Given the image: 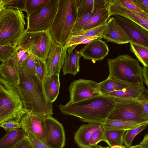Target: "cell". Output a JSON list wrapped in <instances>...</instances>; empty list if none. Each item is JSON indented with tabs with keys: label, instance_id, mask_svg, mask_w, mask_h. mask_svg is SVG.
Here are the masks:
<instances>
[{
	"label": "cell",
	"instance_id": "cell-9",
	"mask_svg": "<svg viewBox=\"0 0 148 148\" xmlns=\"http://www.w3.org/2000/svg\"><path fill=\"white\" fill-rule=\"evenodd\" d=\"M58 0H49L44 6L27 15L26 32L49 30L57 11Z\"/></svg>",
	"mask_w": 148,
	"mask_h": 148
},
{
	"label": "cell",
	"instance_id": "cell-36",
	"mask_svg": "<svg viewBox=\"0 0 148 148\" xmlns=\"http://www.w3.org/2000/svg\"><path fill=\"white\" fill-rule=\"evenodd\" d=\"M36 76L43 83L48 75L45 61L36 58Z\"/></svg>",
	"mask_w": 148,
	"mask_h": 148
},
{
	"label": "cell",
	"instance_id": "cell-34",
	"mask_svg": "<svg viewBox=\"0 0 148 148\" xmlns=\"http://www.w3.org/2000/svg\"><path fill=\"white\" fill-rule=\"evenodd\" d=\"M107 7H99L97 8L93 12L88 13L77 19L73 27L72 33L83 30L87 22L98 11Z\"/></svg>",
	"mask_w": 148,
	"mask_h": 148
},
{
	"label": "cell",
	"instance_id": "cell-31",
	"mask_svg": "<svg viewBox=\"0 0 148 148\" xmlns=\"http://www.w3.org/2000/svg\"><path fill=\"white\" fill-rule=\"evenodd\" d=\"M26 0H0V11L5 9L18 10L26 12Z\"/></svg>",
	"mask_w": 148,
	"mask_h": 148
},
{
	"label": "cell",
	"instance_id": "cell-28",
	"mask_svg": "<svg viewBox=\"0 0 148 148\" xmlns=\"http://www.w3.org/2000/svg\"><path fill=\"white\" fill-rule=\"evenodd\" d=\"M106 142L109 147L116 145H123V136L126 131L104 130Z\"/></svg>",
	"mask_w": 148,
	"mask_h": 148
},
{
	"label": "cell",
	"instance_id": "cell-24",
	"mask_svg": "<svg viewBox=\"0 0 148 148\" xmlns=\"http://www.w3.org/2000/svg\"><path fill=\"white\" fill-rule=\"evenodd\" d=\"M107 6V0H80L77 8V19L99 7Z\"/></svg>",
	"mask_w": 148,
	"mask_h": 148
},
{
	"label": "cell",
	"instance_id": "cell-32",
	"mask_svg": "<svg viewBox=\"0 0 148 148\" xmlns=\"http://www.w3.org/2000/svg\"><path fill=\"white\" fill-rule=\"evenodd\" d=\"M148 126V123H147L126 131L123 136V142L125 146L130 148L135 137Z\"/></svg>",
	"mask_w": 148,
	"mask_h": 148
},
{
	"label": "cell",
	"instance_id": "cell-44",
	"mask_svg": "<svg viewBox=\"0 0 148 148\" xmlns=\"http://www.w3.org/2000/svg\"><path fill=\"white\" fill-rule=\"evenodd\" d=\"M135 99L140 104L145 113L148 116V101L142 94Z\"/></svg>",
	"mask_w": 148,
	"mask_h": 148
},
{
	"label": "cell",
	"instance_id": "cell-23",
	"mask_svg": "<svg viewBox=\"0 0 148 148\" xmlns=\"http://www.w3.org/2000/svg\"><path fill=\"white\" fill-rule=\"evenodd\" d=\"M26 136L22 128L7 132L0 140V148H13Z\"/></svg>",
	"mask_w": 148,
	"mask_h": 148
},
{
	"label": "cell",
	"instance_id": "cell-25",
	"mask_svg": "<svg viewBox=\"0 0 148 148\" xmlns=\"http://www.w3.org/2000/svg\"><path fill=\"white\" fill-rule=\"evenodd\" d=\"M145 123H138L123 121L107 119L101 124L104 130H125L126 131Z\"/></svg>",
	"mask_w": 148,
	"mask_h": 148
},
{
	"label": "cell",
	"instance_id": "cell-41",
	"mask_svg": "<svg viewBox=\"0 0 148 148\" xmlns=\"http://www.w3.org/2000/svg\"><path fill=\"white\" fill-rule=\"evenodd\" d=\"M0 126L7 132L22 128V125L20 122L14 120L9 121L0 123Z\"/></svg>",
	"mask_w": 148,
	"mask_h": 148
},
{
	"label": "cell",
	"instance_id": "cell-27",
	"mask_svg": "<svg viewBox=\"0 0 148 148\" xmlns=\"http://www.w3.org/2000/svg\"><path fill=\"white\" fill-rule=\"evenodd\" d=\"M99 85L101 95L122 90L130 85L109 77L99 83Z\"/></svg>",
	"mask_w": 148,
	"mask_h": 148
},
{
	"label": "cell",
	"instance_id": "cell-46",
	"mask_svg": "<svg viewBox=\"0 0 148 148\" xmlns=\"http://www.w3.org/2000/svg\"><path fill=\"white\" fill-rule=\"evenodd\" d=\"M134 1L141 8L148 12V0H134Z\"/></svg>",
	"mask_w": 148,
	"mask_h": 148
},
{
	"label": "cell",
	"instance_id": "cell-12",
	"mask_svg": "<svg viewBox=\"0 0 148 148\" xmlns=\"http://www.w3.org/2000/svg\"><path fill=\"white\" fill-rule=\"evenodd\" d=\"M114 18L134 43L148 48V31L132 21L119 15Z\"/></svg>",
	"mask_w": 148,
	"mask_h": 148
},
{
	"label": "cell",
	"instance_id": "cell-15",
	"mask_svg": "<svg viewBox=\"0 0 148 148\" xmlns=\"http://www.w3.org/2000/svg\"><path fill=\"white\" fill-rule=\"evenodd\" d=\"M99 38L119 44L132 42L130 38L114 17L110 18L107 21Z\"/></svg>",
	"mask_w": 148,
	"mask_h": 148
},
{
	"label": "cell",
	"instance_id": "cell-19",
	"mask_svg": "<svg viewBox=\"0 0 148 148\" xmlns=\"http://www.w3.org/2000/svg\"><path fill=\"white\" fill-rule=\"evenodd\" d=\"M0 73L1 76L11 83L18 85L20 83L18 63L13 58L2 62Z\"/></svg>",
	"mask_w": 148,
	"mask_h": 148
},
{
	"label": "cell",
	"instance_id": "cell-40",
	"mask_svg": "<svg viewBox=\"0 0 148 148\" xmlns=\"http://www.w3.org/2000/svg\"><path fill=\"white\" fill-rule=\"evenodd\" d=\"M101 141H106L103 129L95 131L92 133L89 140V145L92 148Z\"/></svg>",
	"mask_w": 148,
	"mask_h": 148
},
{
	"label": "cell",
	"instance_id": "cell-6",
	"mask_svg": "<svg viewBox=\"0 0 148 148\" xmlns=\"http://www.w3.org/2000/svg\"><path fill=\"white\" fill-rule=\"evenodd\" d=\"M25 17L17 9H5L0 11V45L16 46L26 30Z\"/></svg>",
	"mask_w": 148,
	"mask_h": 148
},
{
	"label": "cell",
	"instance_id": "cell-4",
	"mask_svg": "<svg viewBox=\"0 0 148 148\" xmlns=\"http://www.w3.org/2000/svg\"><path fill=\"white\" fill-rule=\"evenodd\" d=\"M26 113L17 85L0 77V123L14 120L20 122Z\"/></svg>",
	"mask_w": 148,
	"mask_h": 148
},
{
	"label": "cell",
	"instance_id": "cell-10",
	"mask_svg": "<svg viewBox=\"0 0 148 148\" xmlns=\"http://www.w3.org/2000/svg\"><path fill=\"white\" fill-rule=\"evenodd\" d=\"M69 90L70 100L74 103L101 95L99 83L90 80L79 79L71 84Z\"/></svg>",
	"mask_w": 148,
	"mask_h": 148
},
{
	"label": "cell",
	"instance_id": "cell-20",
	"mask_svg": "<svg viewBox=\"0 0 148 148\" xmlns=\"http://www.w3.org/2000/svg\"><path fill=\"white\" fill-rule=\"evenodd\" d=\"M143 84L137 83L130 85L122 90L109 92L102 95L111 97L115 100L134 99L143 94Z\"/></svg>",
	"mask_w": 148,
	"mask_h": 148
},
{
	"label": "cell",
	"instance_id": "cell-8",
	"mask_svg": "<svg viewBox=\"0 0 148 148\" xmlns=\"http://www.w3.org/2000/svg\"><path fill=\"white\" fill-rule=\"evenodd\" d=\"M115 107L107 119L118 120L138 123H148V116L135 98L115 100Z\"/></svg>",
	"mask_w": 148,
	"mask_h": 148
},
{
	"label": "cell",
	"instance_id": "cell-38",
	"mask_svg": "<svg viewBox=\"0 0 148 148\" xmlns=\"http://www.w3.org/2000/svg\"><path fill=\"white\" fill-rule=\"evenodd\" d=\"M36 58L30 54L27 59L19 66V67L31 74L36 75Z\"/></svg>",
	"mask_w": 148,
	"mask_h": 148
},
{
	"label": "cell",
	"instance_id": "cell-37",
	"mask_svg": "<svg viewBox=\"0 0 148 148\" xmlns=\"http://www.w3.org/2000/svg\"><path fill=\"white\" fill-rule=\"evenodd\" d=\"M49 1V0H26L25 9L27 15L41 8Z\"/></svg>",
	"mask_w": 148,
	"mask_h": 148
},
{
	"label": "cell",
	"instance_id": "cell-26",
	"mask_svg": "<svg viewBox=\"0 0 148 148\" xmlns=\"http://www.w3.org/2000/svg\"><path fill=\"white\" fill-rule=\"evenodd\" d=\"M108 7L98 11L87 22L83 30H86L106 24L109 18Z\"/></svg>",
	"mask_w": 148,
	"mask_h": 148
},
{
	"label": "cell",
	"instance_id": "cell-35",
	"mask_svg": "<svg viewBox=\"0 0 148 148\" xmlns=\"http://www.w3.org/2000/svg\"><path fill=\"white\" fill-rule=\"evenodd\" d=\"M106 24L87 29L82 30L74 32L72 33V35L90 37H96L99 38L100 34L105 28Z\"/></svg>",
	"mask_w": 148,
	"mask_h": 148
},
{
	"label": "cell",
	"instance_id": "cell-21",
	"mask_svg": "<svg viewBox=\"0 0 148 148\" xmlns=\"http://www.w3.org/2000/svg\"><path fill=\"white\" fill-rule=\"evenodd\" d=\"M45 95L49 100L52 103L58 97L60 86L59 74L48 75L42 83Z\"/></svg>",
	"mask_w": 148,
	"mask_h": 148
},
{
	"label": "cell",
	"instance_id": "cell-33",
	"mask_svg": "<svg viewBox=\"0 0 148 148\" xmlns=\"http://www.w3.org/2000/svg\"><path fill=\"white\" fill-rule=\"evenodd\" d=\"M18 50L17 46L12 45H0V61L3 62L12 59Z\"/></svg>",
	"mask_w": 148,
	"mask_h": 148
},
{
	"label": "cell",
	"instance_id": "cell-11",
	"mask_svg": "<svg viewBox=\"0 0 148 148\" xmlns=\"http://www.w3.org/2000/svg\"><path fill=\"white\" fill-rule=\"evenodd\" d=\"M44 143L50 148H63L66 138L62 124L51 116L44 117Z\"/></svg>",
	"mask_w": 148,
	"mask_h": 148
},
{
	"label": "cell",
	"instance_id": "cell-30",
	"mask_svg": "<svg viewBox=\"0 0 148 148\" xmlns=\"http://www.w3.org/2000/svg\"><path fill=\"white\" fill-rule=\"evenodd\" d=\"M98 38L88 37L82 36L71 35L66 47L67 48V51H71L74 50L75 47L79 44H87L92 40Z\"/></svg>",
	"mask_w": 148,
	"mask_h": 148
},
{
	"label": "cell",
	"instance_id": "cell-5",
	"mask_svg": "<svg viewBox=\"0 0 148 148\" xmlns=\"http://www.w3.org/2000/svg\"><path fill=\"white\" fill-rule=\"evenodd\" d=\"M108 77L129 85L143 84V69L138 60L128 55H120L107 60Z\"/></svg>",
	"mask_w": 148,
	"mask_h": 148
},
{
	"label": "cell",
	"instance_id": "cell-49",
	"mask_svg": "<svg viewBox=\"0 0 148 148\" xmlns=\"http://www.w3.org/2000/svg\"><path fill=\"white\" fill-rule=\"evenodd\" d=\"M145 98L148 101V90L146 89L145 87L144 88V90L143 94Z\"/></svg>",
	"mask_w": 148,
	"mask_h": 148
},
{
	"label": "cell",
	"instance_id": "cell-17",
	"mask_svg": "<svg viewBox=\"0 0 148 148\" xmlns=\"http://www.w3.org/2000/svg\"><path fill=\"white\" fill-rule=\"evenodd\" d=\"M67 53V48L53 42L45 60L48 75L60 74Z\"/></svg>",
	"mask_w": 148,
	"mask_h": 148
},
{
	"label": "cell",
	"instance_id": "cell-43",
	"mask_svg": "<svg viewBox=\"0 0 148 148\" xmlns=\"http://www.w3.org/2000/svg\"><path fill=\"white\" fill-rule=\"evenodd\" d=\"M29 54L25 51L18 48L17 52L13 58L18 62L19 66L27 59Z\"/></svg>",
	"mask_w": 148,
	"mask_h": 148
},
{
	"label": "cell",
	"instance_id": "cell-51",
	"mask_svg": "<svg viewBox=\"0 0 148 148\" xmlns=\"http://www.w3.org/2000/svg\"><path fill=\"white\" fill-rule=\"evenodd\" d=\"M94 148H106L105 147H102L101 145H97L94 147Z\"/></svg>",
	"mask_w": 148,
	"mask_h": 148
},
{
	"label": "cell",
	"instance_id": "cell-47",
	"mask_svg": "<svg viewBox=\"0 0 148 148\" xmlns=\"http://www.w3.org/2000/svg\"><path fill=\"white\" fill-rule=\"evenodd\" d=\"M143 75L144 79V82L148 87V68L143 66Z\"/></svg>",
	"mask_w": 148,
	"mask_h": 148
},
{
	"label": "cell",
	"instance_id": "cell-29",
	"mask_svg": "<svg viewBox=\"0 0 148 148\" xmlns=\"http://www.w3.org/2000/svg\"><path fill=\"white\" fill-rule=\"evenodd\" d=\"M130 44L131 51L134 53L144 67L148 68V48L134 43Z\"/></svg>",
	"mask_w": 148,
	"mask_h": 148
},
{
	"label": "cell",
	"instance_id": "cell-50",
	"mask_svg": "<svg viewBox=\"0 0 148 148\" xmlns=\"http://www.w3.org/2000/svg\"><path fill=\"white\" fill-rule=\"evenodd\" d=\"M106 148H128L123 145H116L112 146L111 147H106Z\"/></svg>",
	"mask_w": 148,
	"mask_h": 148
},
{
	"label": "cell",
	"instance_id": "cell-2",
	"mask_svg": "<svg viewBox=\"0 0 148 148\" xmlns=\"http://www.w3.org/2000/svg\"><path fill=\"white\" fill-rule=\"evenodd\" d=\"M116 102L113 98L101 95L77 102H69L58 107L64 114L75 116L83 122L101 124L107 119Z\"/></svg>",
	"mask_w": 148,
	"mask_h": 148
},
{
	"label": "cell",
	"instance_id": "cell-13",
	"mask_svg": "<svg viewBox=\"0 0 148 148\" xmlns=\"http://www.w3.org/2000/svg\"><path fill=\"white\" fill-rule=\"evenodd\" d=\"M109 16L118 15L127 18L148 31V12L138 13L126 9L116 0H107Z\"/></svg>",
	"mask_w": 148,
	"mask_h": 148
},
{
	"label": "cell",
	"instance_id": "cell-48",
	"mask_svg": "<svg viewBox=\"0 0 148 148\" xmlns=\"http://www.w3.org/2000/svg\"><path fill=\"white\" fill-rule=\"evenodd\" d=\"M130 148H148V147L139 144L136 145L131 146Z\"/></svg>",
	"mask_w": 148,
	"mask_h": 148
},
{
	"label": "cell",
	"instance_id": "cell-14",
	"mask_svg": "<svg viewBox=\"0 0 148 148\" xmlns=\"http://www.w3.org/2000/svg\"><path fill=\"white\" fill-rule=\"evenodd\" d=\"M45 116L36 114L33 111L23 116L20 122L22 129L26 133H31L40 141H45L44 119Z\"/></svg>",
	"mask_w": 148,
	"mask_h": 148
},
{
	"label": "cell",
	"instance_id": "cell-45",
	"mask_svg": "<svg viewBox=\"0 0 148 148\" xmlns=\"http://www.w3.org/2000/svg\"><path fill=\"white\" fill-rule=\"evenodd\" d=\"M13 148H33L29 140L26 137Z\"/></svg>",
	"mask_w": 148,
	"mask_h": 148
},
{
	"label": "cell",
	"instance_id": "cell-39",
	"mask_svg": "<svg viewBox=\"0 0 148 148\" xmlns=\"http://www.w3.org/2000/svg\"><path fill=\"white\" fill-rule=\"evenodd\" d=\"M116 0L121 6L131 11L138 13H142L146 11L138 6L134 0Z\"/></svg>",
	"mask_w": 148,
	"mask_h": 148
},
{
	"label": "cell",
	"instance_id": "cell-18",
	"mask_svg": "<svg viewBox=\"0 0 148 148\" xmlns=\"http://www.w3.org/2000/svg\"><path fill=\"white\" fill-rule=\"evenodd\" d=\"M103 129L100 123H89L82 125L75 133L74 140L80 148H91L89 140L92 134L95 131Z\"/></svg>",
	"mask_w": 148,
	"mask_h": 148
},
{
	"label": "cell",
	"instance_id": "cell-22",
	"mask_svg": "<svg viewBox=\"0 0 148 148\" xmlns=\"http://www.w3.org/2000/svg\"><path fill=\"white\" fill-rule=\"evenodd\" d=\"M82 55L76 49L68 51L62 68L63 75L71 74L75 76L79 71V59Z\"/></svg>",
	"mask_w": 148,
	"mask_h": 148
},
{
	"label": "cell",
	"instance_id": "cell-42",
	"mask_svg": "<svg viewBox=\"0 0 148 148\" xmlns=\"http://www.w3.org/2000/svg\"><path fill=\"white\" fill-rule=\"evenodd\" d=\"M26 134V137L33 148H50L44 143L40 140L31 133L27 132Z\"/></svg>",
	"mask_w": 148,
	"mask_h": 148
},
{
	"label": "cell",
	"instance_id": "cell-7",
	"mask_svg": "<svg viewBox=\"0 0 148 148\" xmlns=\"http://www.w3.org/2000/svg\"><path fill=\"white\" fill-rule=\"evenodd\" d=\"M54 42L49 30L32 32L25 31L16 46L36 58L45 61Z\"/></svg>",
	"mask_w": 148,
	"mask_h": 148
},
{
	"label": "cell",
	"instance_id": "cell-1",
	"mask_svg": "<svg viewBox=\"0 0 148 148\" xmlns=\"http://www.w3.org/2000/svg\"><path fill=\"white\" fill-rule=\"evenodd\" d=\"M20 83L17 85L26 112H34L48 117L53 114L52 103L47 98L42 83L36 75L19 67Z\"/></svg>",
	"mask_w": 148,
	"mask_h": 148
},
{
	"label": "cell",
	"instance_id": "cell-16",
	"mask_svg": "<svg viewBox=\"0 0 148 148\" xmlns=\"http://www.w3.org/2000/svg\"><path fill=\"white\" fill-rule=\"evenodd\" d=\"M109 51L106 43L101 38H98L86 44L79 51L84 59L95 63L103 59Z\"/></svg>",
	"mask_w": 148,
	"mask_h": 148
},
{
	"label": "cell",
	"instance_id": "cell-3",
	"mask_svg": "<svg viewBox=\"0 0 148 148\" xmlns=\"http://www.w3.org/2000/svg\"><path fill=\"white\" fill-rule=\"evenodd\" d=\"M80 0H58L57 11L49 31L53 41L66 47L77 19Z\"/></svg>",
	"mask_w": 148,
	"mask_h": 148
}]
</instances>
